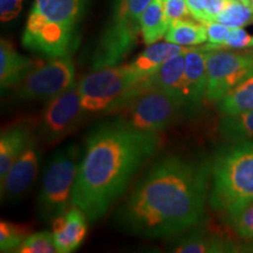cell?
<instances>
[{"mask_svg": "<svg viewBox=\"0 0 253 253\" xmlns=\"http://www.w3.org/2000/svg\"><path fill=\"white\" fill-rule=\"evenodd\" d=\"M166 40L179 46L202 45L208 41L207 25L190 18L175 21L169 26Z\"/></svg>", "mask_w": 253, "mask_h": 253, "instance_id": "cell-21", "label": "cell"}, {"mask_svg": "<svg viewBox=\"0 0 253 253\" xmlns=\"http://www.w3.org/2000/svg\"><path fill=\"white\" fill-rule=\"evenodd\" d=\"M253 203V140L233 142L211 164L209 204L227 217Z\"/></svg>", "mask_w": 253, "mask_h": 253, "instance_id": "cell-4", "label": "cell"}, {"mask_svg": "<svg viewBox=\"0 0 253 253\" xmlns=\"http://www.w3.org/2000/svg\"><path fill=\"white\" fill-rule=\"evenodd\" d=\"M189 12L195 20L207 24L210 23L208 13V0H186Z\"/></svg>", "mask_w": 253, "mask_h": 253, "instance_id": "cell-32", "label": "cell"}, {"mask_svg": "<svg viewBox=\"0 0 253 253\" xmlns=\"http://www.w3.org/2000/svg\"><path fill=\"white\" fill-rule=\"evenodd\" d=\"M30 236V229L24 225L11 223L8 220L0 221V251L14 252Z\"/></svg>", "mask_w": 253, "mask_h": 253, "instance_id": "cell-25", "label": "cell"}, {"mask_svg": "<svg viewBox=\"0 0 253 253\" xmlns=\"http://www.w3.org/2000/svg\"><path fill=\"white\" fill-rule=\"evenodd\" d=\"M86 115L81 104L79 82L49 100L32 128L40 141L54 144L71 135Z\"/></svg>", "mask_w": 253, "mask_h": 253, "instance_id": "cell-9", "label": "cell"}, {"mask_svg": "<svg viewBox=\"0 0 253 253\" xmlns=\"http://www.w3.org/2000/svg\"><path fill=\"white\" fill-rule=\"evenodd\" d=\"M217 108L223 115H237L253 109V75L218 101Z\"/></svg>", "mask_w": 253, "mask_h": 253, "instance_id": "cell-23", "label": "cell"}, {"mask_svg": "<svg viewBox=\"0 0 253 253\" xmlns=\"http://www.w3.org/2000/svg\"><path fill=\"white\" fill-rule=\"evenodd\" d=\"M145 79L130 63L93 69L79 81L82 108L86 114L114 113L135 96Z\"/></svg>", "mask_w": 253, "mask_h": 253, "instance_id": "cell-5", "label": "cell"}, {"mask_svg": "<svg viewBox=\"0 0 253 253\" xmlns=\"http://www.w3.org/2000/svg\"><path fill=\"white\" fill-rule=\"evenodd\" d=\"M211 166L181 155L155 162L115 214L119 230L143 238L181 235L202 223Z\"/></svg>", "mask_w": 253, "mask_h": 253, "instance_id": "cell-1", "label": "cell"}, {"mask_svg": "<svg viewBox=\"0 0 253 253\" xmlns=\"http://www.w3.org/2000/svg\"><path fill=\"white\" fill-rule=\"evenodd\" d=\"M225 47L231 49L250 48V47H253V36H250L243 27L231 28L229 37L220 48H225Z\"/></svg>", "mask_w": 253, "mask_h": 253, "instance_id": "cell-30", "label": "cell"}, {"mask_svg": "<svg viewBox=\"0 0 253 253\" xmlns=\"http://www.w3.org/2000/svg\"><path fill=\"white\" fill-rule=\"evenodd\" d=\"M75 82V66L71 55L49 58L34 68L23 82L15 86L14 97L20 101H46L54 99Z\"/></svg>", "mask_w": 253, "mask_h": 253, "instance_id": "cell-10", "label": "cell"}, {"mask_svg": "<svg viewBox=\"0 0 253 253\" xmlns=\"http://www.w3.org/2000/svg\"><path fill=\"white\" fill-rule=\"evenodd\" d=\"M24 125L9 126L0 137V181L4 178L14 161L26 148L34 132Z\"/></svg>", "mask_w": 253, "mask_h": 253, "instance_id": "cell-16", "label": "cell"}, {"mask_svg": "<svg viewBox=\"0 0 253 253\" xmlns=\"http://www.w3.org/2000/svg\"><path fill=\"white\" fill-rule=\"evenodd\" d=\"M151 0H114L112 17L91 55V69L118 66L141 34V18Z\"/></svg>", "mask_w": 253, "mask_h": 253, "instance_id": "cell-6", "label": "cell"}, {"mask_svg": "<svg viewBox=\"0 0 253 253\" xmlns=\"http://www.w3.org/2000/svg\"><path fill=\"white\" fill-rule=\"evenodd\" d=\"M163 7L169 26L175 21L191 17L186 0H163Z\"/></svg>", "mask_w": 253, "mask_h": 253, "instance_id": "cell-29", "label": "cell"}, {"mask_svg": "<svg viewBox=\"0 0 253 253\" xmlns=\"http://www.w3.org/2000/svg\"><path fill=\"white\" fill-rule=\"evenodd\" d=\"M185 50L186 48L184 46L182 47L176 43L168 42V41L167 42H155L140 53L130 65L142 77L148 79L168 60L182 54Z\"/></svg>", "mask_w": 253, "mask_h": 253, "instance_id": "cell-18", "label": "cell"}, {"mask_svg": "<svg viewBox=\"0 0 253 253\" xmlns=\"http://www.w3.org/2000/svg\"><path fill=\"white\" fill-rule=\"evenodd\" d=\"M23 0H0V19L2 23H8L20 14Z\"/></svg>", "mask_w": 253, "mask_h": 253, "instance_id": "cell-31", "label": "cell"}, {"mask_svg": "<svg viewBox=\"0 0 253 253\" xmlns=\"http://www.w3.org/2000/svg\"><path fill=\"white\" fill-rule=\"evenodd\" d=\"M214 21L224 24L230 28L244 27L253 21V9L238 0H231Z\"/></svg>", "mask_w": 253, "mask_h": 253, "instance_id": "cell-24", "label": "cell"}, {"mask_svg": "<svg viewBox=\"0 0 253 253\" xmlns=\"http://www.w3.org/2000/svg\"><path fill=\"white\" fill-rule=\"evenodd\" d=\"M158 148V132L137 130L118 118L101 123L84 144L73 205L89 221L101 219Z\"/></svg>", "mask_w": 253, "mask_h": 253, "instance_id": "cell-2", "label": "cell"}, {"mask_svg": "<svg viewBox=\"0 0 253 253\" xmlns=\"http://www.w3.org/2000/svg\"><path fill=\"white\" fill-rule=\"evenodd\" d=\"M171 251L179 253H220L236 251L235 245L213 232L198 231L183 237L172 246Z\"/></svg>", "mask_w": 253, "mask_h": 253, "instance_id": "cell-19", "label": "cell"}, {"mask_svg": "<svg viewBox=\"0 0 253 253\" xmlns=\"http://www.w3.org/2000/svg\"><path fill=\"white\" fill-rule=\"evenodd\" d=\"M251 8L253 9V0H251Z\"/></svg>", "mask_w": 253, "mask_h": 253, "instance_id": "cell-35", "label": "cell"}, {"mask_svg": "<svg viewBox=\"0 0 253 253\" xmlns=\"http://www.w3.org/2000/svg\"><path fill=\"white\" fill-rule=\"evenodd\" d=\"M114 113L131 128L160 132L184 118L191 110L183 96L144 84L143 89L138 90L132 99Z\"/></svg>", "mask_w": 253, "mask_h": 253, "instance_id": "cell-7", "label": "cell"}, {"mask_svg": "<svg viewBox=\"0 0 253 253\" xmlns=\"http://www.w3.org/2000/svg\"><path fill=\"white\" fill-rule=\"evenodd\" d=\"M87 220L80 209L74 207L52 221V233L56 251L71 253L77 251L87 235Z\"/></svg>", "mask_w": 253, "mask_h": 253, "instance_id": "cell-14", "label": "cell"}, {"mask_svg": "<svg viewBox=\"0 0 253 253\" xmlns=\"http://www.w3.org/2000/svg\"><path fill=\"white\" fill-rule=\"evenodd\" d=\"M41 62L21 55L8 40L2 39L0 43V84L2 89L18 86Z\"/></svg>", "mask_w": 253, "mask_h": 253, "instance_id": "cell-15", "label": "cell"}, {"mask_svg": "<svg viewBox=\"0 0 253 253\" xmlns=\"http://www.w3.org/2000/svg\"><path fill=\"white\" fill-rule=\"evenodd\" d=\"M17 253H55L56 251L53 233L48 231L30 235L23 244L15 249Z\"/></svg>", "mask_w": 253, "mask_h": 253, "instance_id": "cell-26", "label": "cell"}, {"mask_svg": "<svg viewBox=\"0 0 253 253\" xmlns=\"http://www.w3.org/2000/svg\"><path fill=\"white\" fill-rule=\"evenodd\" d=\"M231 0H208V13L210 21H214L218 14L229 5Z\"/></svg>", "mask_w": 253, "mask_h": 253, "instance_id": "cell-33", "label": "cell"}, {"mask_svg": "<svg viewBox=\"0 0 253 253\" xmlns=\"http://www.w3.org/2000/svg\"><path fill=\"white\" fill-rule=\"evenodd\" d=\"M184 67V97L191 113L201 106L207 96L208 88V50L186 48Z\"/></svg>", "mask_w": 253, "mask_h": 253, "instance_id": "cell-13", "label": "cell"}, {"mask_svg": "<svg viewBox=\"0 0 253 253\" xmlns=\"http://www.w3.org/2000/svg\"><path fill=\"white\" fill-rule=\"evenodd\" d=\"M40 161L39 138H31L26 148L14 161L4 178L1 179V201H14L21 197L38 175Z\"/></svg>", "mask_w": 253, "mask_h": 253, "instance_id": "cell-12", "label": "cell"}, {"mask_svg": "<svg viewBox=\"0 0 253 253\" xmlns=\"http://www.w3.org/2000/svg\"><path fill=\"white\" fill-rule=\"evenodd\" d=\"M238 1L243 2V4H244V5L250 6V7H251V0H238Z\"/></svg>", "mask_w": 253, "mask_h": 253, "instance_id": "cell-34", "label": "cell"}, {"mask_svg": "<svg viewBox=\"0 0 253 253\" xmlns=\"http://www.w3.org/2000/svg\"><path fill=\"white\" fill-rule=\"evenodd\" d=\"M231 227L243 239L253 240V203L227 217Z\"/></svg>", "mask_w": 253, "mask_h": 253, "instance_id": "cell-27", "label": "cell"}, {"mask_svg": "<svg viewBox=\"0 0 253 253\" xmlns=\"http://www.w3.org/2000/svg\"><path fill=\"white\" fill-rule=\"evenodd\" d=\"M184 53L173 56L163 63L151 77L145 79V86L160 88L184 97Z\"/></svg>", "mask_w": 253, "mask_h": 253, "instance_id": "cell-17", "label": "cell"}, {"mask_svg": "<svg viewBox=\"0 0 253 253\" xmlns=\"http://www.w3.org/2000/svg\"><path fill=\"white\" fill-rule=\"evenodd\" d=\"M84 149L73 143L60 148L47 164L38 197V212L52 223L69 210Z\"/></svg>", "mask_w": 253, "mask_h": 253, "instance_id": "cell-8", "label": "cell"}, {"mask_svg": "<svg viewBox=\"0 0 253 253\" xmlns=\"http://www.w3.org/2000/svg\"><path fill=\"white\" fill-rule=\"evenodd\" d=\"M218 135L230 142L253 140V109L237 114L224 115L217 126Z\"/></svg>", "mask_w": 253, "mask_h": 253, "instance_id": "cell-22", "label": "cell"}, {"mask_svg": "<svg viewBox=\"0 0 253 253\" xmlns=\"http://www.w3.org/2000/svg\"><path fill=\"white\" fill-rule=\"evenodd\" d=\"M207 50L208 88L205 99L217 103L240 82L253 75V52L223 48Z\"/></svg>", "mask_w": 253, "mask_h": 253, "instance_id": "cell-11", "label": "cell"}, {"mask_svg": "<svg viewBox=\"0 0 253 253\" xmlns=\"http://www.w3.org/2000/svg\"><path fill=\"white\" fill-rule=\"evenodd\" d=\"M169 23L164 12L163 0H151L141 18V36L145 45L158 42L166 38Z\"/></svg>", "mask_w": 253, "mask_h": 253, "instance_id": "cell-20", "label": "cell"}, {"mask_svg": "<svg viewBox=\"0 0 253 253\" xmlns=\"http://www.w3.org/2000/svg\"><path fill=\"white\" fill-rule=\"evenodd\" d=\"M87 0H34L23 45L46 58L71 55L79 43V25Z\"/></svg>", "mask_w": 253, "mask_h": 253, "instance_id": "cell-3", "label": "cell"}, {"mask_svg": "<svg viewBox=\"0 0 253 253\" xmlns=\"http://www.w3.org/2000/svg\"><path fill=\"white\" fill-rule=\"evenodd\" d=\"M208 30V45L203 47L204 49H217L224 45L227 37H229L231 28L218 21L207 23Z\"/></svg>", "mask_w": 253, "mask_h": 253, "instance_id": "cell-28", "label": "cell"}]
</instances>
